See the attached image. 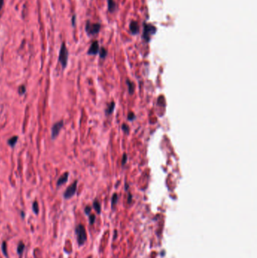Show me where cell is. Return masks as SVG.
I'll return each instance as SVG.
<instances>
[{
	"mask_svg": "<svg viewBox=\"0 0 257 258\" xmlns=\"http://www.w3.org/2000/svg\"><path fill=\"white\" fill-rule=\"evenodd\" d=\"M156 32H157V28L154 25L144 23L143 24V32L142 39L146 42H149L151 40L152 36L155 35Z\"/></svg>",
	"mask_w": 257,
	"mask_h": 258,
	"instance_id": "obj_1",
	"label": "cell"
},
{
	"mask_svg": "<svg viewBox=\"0 0 257 258\" xmlns=\"http://www.w3.org/2000/svg\"><path fill=\"white\" fill-rule=\"evenodd\" d=\"M75 233H76L79 245L82 246L87 241V233H86V230L84 226L82 224L77 226L75 228Z\"/></svg>",
	"mask_w": 257,
	"mask_h": 258,
	"instance_id": "obj_2",
	"label": "cell"
},
{
	"mask_svg": "<svg viewBox=\"0 0 257 258\" xmlns=\"http://www.w3.org/2000/svg\"><path fill=\"white\" fill-rule=\"evenodd\" d=\"M68 55H69V54H68L67 48L66 47L65 43L63 42L62 45H61L60 53H59V61H60L63 69H65L66 66H67Z\"/></svg>",
	"mask_w": 257,
	"mask_h": 258,
	"instance_id": "obj_3",
	"label": "cell"
},
{
	"mask_svg": "<svg viewBox=\"0 0 257 258\" xmlns=\"http://www.w3.org/2000/svg\"><path fill=\"white\" fill-rule=\"evenodd\" d=\"M101 25L99 23L91 24L90 21H87L85 24V32L88 36H94L100 33Z\"/></svg>",
	"mask_w": 257,
	"mask_h": 258,
	"instance_id": "obj_4",
	"label": "cell"
},
{
	"mask_svg": "<svg viewBox=\"0 0 257 258\" xmlns=\"http://www.w3.org/2000/svg\"><path fill=\"white\" fill-rule=\"evenodd\" d=\"M77 184H78V181L75 180L71 185L68 186L67 189H66V191L64 193V197L66 199H69L75 194L77 190Z\"/></svg>",
	"mask_w": 257,
	"mask_h": 258,
	"instance_id": "obj_5",
	"label": "cell"
},
{
	"mask_svg": "<svg viewBox=\"0 0 257 258\" xmlns=\"http://www.w3.org/2000/svg\"><path fill=\"white\" fill-rule=\"evenodd\" d=\"M64 126V121L60 120V121L57 122L54 124L51 128V138L55 139L58 136L59 133H60L61 128Z\"/></svg>",
	"mask_w": 257,
	"mask_h": 258,
	"instance_id": "obj_6",
	"label": "cell"
},
{
	"mask_svg": "<svg viewBox=\"0 0 257 258\" xmlns=\"http://www.w3.org/2000/svg\"><path fill=\"white\" fill-rule=\"evenodd\" d=\"M100 51V46H99V43L98 41H94L92 42L91 45L90 46L88 51V54L89 55H96Z\"/></svg>",
	"mask_w": 257,
	"mask_h": 258,
	"instance_id": "obj_7",
	"label": "cell"
},
{
	"mask_svg": "<svg viewBox=\"0 0 257 258\" xmlns=\"http://www.w3.org/2000/svg\"><path fill=\"white\" fill-rule=\"evenodd\" d=\"M129 29H130V32L132 35H136L140 32L139 24L135 21H131L130 24H129Z\"/></svg>",
	"mask_w": 257,
	"mask_h": 258,
	"instance_id": "obj_8",
	"label": "cell"
},
{
	"mask_svg": "<svg viewBox=\"0 0 257 258\" xmlns=\"http://www.w3.org/2000/svg\"><path fill=\"white\" fill-rule=\"evenodd\" d=\"M107 6L109 12H114L118 9V6L114 0H107Z\"/></svg>",
	"mask_w": 257,
	"mask_h": 258,
	"instance_id": "obj_9",
	"label": "cell"
},
{
	"mask_svg": "<svg viewBox=\"0 0 257 258\" xmlns=\"http://www.w3.org/2000/svg\"><path fill=\"white\" fill-rule=\"evenodd\" d=\"M68 177H69V173H68V172H65V173L58 179V180H57V186H60L61 185H63V184H66L68 180Z\"/></svg>",
	"mask_w": 257,
	"mask_h": 258,
	"instance_id": "obj_10",
	"label": "cell"
},
{
	"mask_svg": "<svg viewBox=\"0 0 257 258\" xmlns=\"http://www.w3.org/2000/svg\"><path fill=\"white\" fill-rule=\"evenodd\" d=\"M17 141H18V137L17 136H14V137H11L10 139L8 140V144L10 146H12V147H14L16 145V143H17Z\"/></svg>",
	"mask_w": 257,
	"mask_h": 258,
	"instance_id": "obj_11",
	"label": "cell"
},
{
	"mask_svg": "<svg viewBox=\"0 0 257 258\" xmlns=\"http://www.w3.org/2000/svg\"><path fill=\"white\" fill-rule=\"evenodd\" d=\"M93 207L98 214H100V212H101V205H100V203L97 199L94 200V202H93Z\"/></svg>",
	"mask_w": 257,
	"mask_h": 258,
	"instance_id": "obj_12",
	"label": "cell"
},
{
	"mask_svg": "<svg viewBox=\"0 0 257 258\" xmlns=\"http://www.w3.org/2000/svg\"><path fill=\"white\" fill-rule=\"evenodd\" d=\"M115 107H116V103H115V102L114 101L111 102L110 104L108 106L107 109L106 110V114L107 115L112 114L113 110H114V109H115Z\"/></svg>",
	"mask_w": 257,
	"mask_h": 258,
	"instance_id": "obj_13",
	"label": "cell"
},
{
	"mask_svg": "<svg viewBox=\"0 0 257 258\" xmlns=\"http://www.w3.org/2000/svg\"><path fill=\"white\" fill-rule=\"evenodd\" d=\"M24 249H25V245L23 244V241H20L18 245H17V254H18L20 256L22 255L23 251H24Z\"/></svg>",
	"mask_w": 257,
	"mask_h": 258,
	"instance_id": "obj_14",
	"label": "cell"
},
{
	"mask_svg": "<svg viewBox=\"0 0 257 258\" xmlns=\"http://www.w3.org/2000/svg\"><path fill=\"white\" fill-rule=\"evenodd\" d=\"M127 84L128 85V91L130 94H132L134 92V89H135V85L133 82L130 81V80H127Z\"/></svg>",
	"mask_w": 257,
	"mask_h": 258,
	"instance_id": "obj_15",
	"label": "cell"
},
{
	"mask_svg": "<svg viewBox=\"0 0 257 258\" xmlns=\"http://www.w3.org/2000/svg\"><path fill=\"white\" fill-rule=\"evenodd\" d=\"M2 253L5 255V257H6L7 258L8 257V249H7V245L5 241H3L2 244Z\"/></svg>",
	"mask_w": 257,
	"mask_h": 258,
	"instance_id": "obj_16",
	"label": "cell"
},
{
	"mask_svg": "<svg viewBox=\"0 0 257 258\" xmlns=\"http://www.w3.org/2000/svg\"><path fill=\"white\" fill-rule=\"evenodd\" d=\"M32 208H33L34 214H39V204H38V202H36H36H34L33 203V205H32Z\"/></svg>",
	"mask_w": 257,
	"mask_h": 258,
	"instance_id": "obj_17",
	"label": "cell"
},
{
	"mask_svg": "<svg viewBox=\"0 0 257 258\" xmlns=\"http://www.w3.org/2000/svg\"><path fill=\"white\" fill-rule=\"evenodd\" d=\"M99 54H100V57L102 59H104L107 55V51L104 48H101L99 51Z\"/></svg>",
	"mask_w": 257,
	"mask_h": 258,
	"instance_id": "obj_18",
	"label": "cell"
},
{
	"mask_svg": "<svg viewBox=\"0 0 257 258\" xmlns=\"http://www.w3.org/2000/svg\"><path fill=\"white\" fill-rule=\"evenodd\" d=\"M118 195H117L116 193H115V194L113 195L112 197V207H114V206L116 205L117 202H118Z\"/></svg>",
	"mask_w": 257,
	"mask_h": 258,
	"instance_id": "obj_19",
	"label": "cell"
},
{
	"mask_svg": "<svg viewBox=\"0 0 257 258\" xmlns=\"http://www.w3.org/2000/svg\"><path fill=\"white\" fill-rule=\"evenodd\" d=\"M135 119H136V115L134 114V112H128V115H127V119H128L129 121L132 122V121H134V120H135Z\"/></svg>",
	"mask_w": 257,
	"mask_h": 258,
	"instance_id": "obj_20",
	"label": "cell"
},
{
	"mask_svg": "<svg viewBox=\"0 0 257 258\" xmlns=\"http://www.w3.org/2000/svg\"><path fill=\"white\" fill-rule=\"evenodd\" d=\"M121 128L123 130V131L125 132L126 134H129V131H130V128L127 124H123L121 125Z\"/></svg>",
	"mask_w": 257,
	"mask_h": 258,
	"instance_id": "obj_21",
	"label": "cell"
},
{
	"mask_svg": "<svg viewBox=\"0 0 257 258\" xmlns=\"http://www.w3.org/2000/svg\"><path fill=\"white\" fill-rule=\"evenodd\" d=\"M26 87H25L24 85H21L20 86L19 88H18V92L19 94H21V95H23V94H25V92H26Z\"/></svg>",
	"mask_w": 257,
	"mask_h": 258,
	"instance_id": "obj_22",
	"label": "cell"
},
{
	"mask_svg": "<svg viewBox=\"0 0 257 258\" xmlns=\"http://www.w3.org/2000/svg\"><path fill=\"white\" fill-rule=\"evenodd\" d=\"M95 219H96V217H95V215L93 214H91L89 216V223L90 224H93L95 222Z\"/></svg>",
	"mask_w": 257,
	"mask_h": 258,
	"instance_id": "obj_23",
	"label": "cell"
},
{
	"mask_svg": "<svg viewBox=\"0 0 257 258\" xmlns=\"http://www.w3.org/2000/svg\"><path fill=\"white\" fill-rule=\"evenodd\" d=\"M127 155L126 153H124L123 154V156H122V162H121V165H125V164H126L127 162Z\"/></svg>",
	"mask_w": 257,
	"mask_h": 258,
	"instance_id": "obj_24",
	"label": "cell"
},
{
	"mask_svg": "<svg viewBox=\"0 0 257 258\" xmlns=\"http://www.w3.org/2000/svg\"><path fill=\"white\" fill-rule=\"evenodd\" d=\"M91 207H90V206H86L85 208H84V213H85V214L89 215L90 213H91Z\"/></svg>",
	"mask_w": 257,
	"mask_h": 258,
	"instance_id": "obj_25",
	"label": "cell"
},
{
	"mask_svg": "<svg viewBox=\"0 0 257 258\" xmlns=\"http://www.w3.org/2000/svg\"><path fill=\"white\" fill-rule=\"evenodd\" d=\"M75 20H76V17H75V15L73 16V18H72V24H73V26H75Z\"/></svg>",
	"mask_w": 257,
	"mask_h": 258,
	"instance_id": "obj_26",
	"label": "cell"
},
{
	"mask_svg": "<svg viewBox=\"0 0 257 258\" xmlns=\"http://www.w3.org/2000/svg\"><path fill=\"white\" fill-rule=\"evenodd\" d=\"M3 4H4V0H0V9H2V8Z\"/></svg>",
	"mask_w": 257,
	"mask_h": 258,
	"instance_id": "obj_27",
	"label": "cell"
},
{
	"mask_svg": "<svg viewBox=\"0 0 257 258\" xmlns=\"http://www.w3.org/2000/svg\"><path fill=\"white\" fill-rule=\"evenodd\" d=\"M21 215H22V217H24V212L23 211H21Z\"/></svg>",
	"mask_w": 257,
	"mask_h": 258,
	"instance_id": "obj_28",
	"label": "cell"
}]
</instances>
